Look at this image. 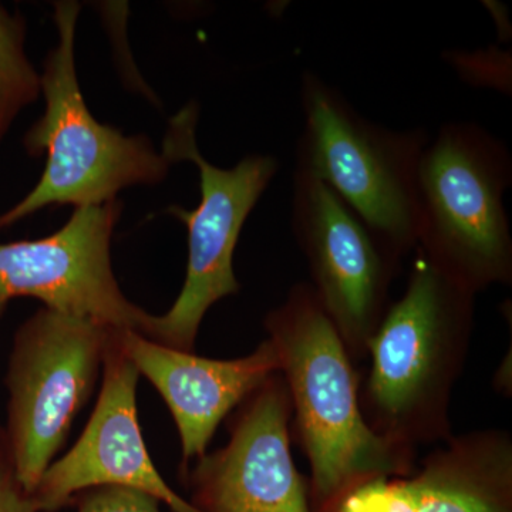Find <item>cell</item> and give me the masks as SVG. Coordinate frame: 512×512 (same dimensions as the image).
<instances>
[{
	"instance_id": "6da1fadb",
	"label": "cell",
	"mask_w": 512,
	"mask_h": 512,
	"mask_svg": "<svg viewBox=\"0 0 512 512\" xmlns=\"http://www.w3.org/2000/svg\"><path fill=\"white\" fill-rule=\"evenodd\" d=\"M292 404L293 429L311 467L312 512H330L359 485L402 477L417 451L377 436L360 407L359 377L309 282H298L264 322Z\"/></svg>"
},
{
	"instance_id": "7a4b0ae2",
	"label": "cell",
	"mask_w": 512,
	"mask_h": 512,
	"mask_svg": "<svg viewBox=\"0 0 512 512\" xmlns=\"http://www.w3.org/2000/svg\"><path fill=\"white\" fill-rule=\"evenodd\" d=\"M474 316L476 293L416 251L406 291L390 302L367 343L360 407L377 436L416 451L454 436L451 397L470 352Z\"/></svg>"
},
{
	"instance_id": "3957f363",
	"label": "cell",
	"mask_w": 512,
	"mask_h": 512,
	"mask_svg": "<svg viewBox=\"0 0 512 512\" xmlns=\"http://www.w3.org/2000/svg\"><path fill=\"white\" fill-rule=\"evenodd\" d=\"M511 181L508 148L474 123L444 124L417 163L414 249L476 295L512 282V238L504 208Z\"/></svg>"
},
{
	"instance_id": "277c9868",
	"label": "cell",
	"mask_w": 512,
	"mask_h": 512,
	"mask_svg": "<svg viewBox=\"0 0 512 512\" xmlns=\"http://www.w3.org/2000/svg\"><path fill=\"white\" fill-rule=\"evenodd\" d=\"M79 13L77 2L55 3L59 43L40 76L46 110L23 138L29 156L46 154V167L36 187L0 215V231L52 205H103L117 200L123 188L167 177L171 164L147 137L124 136L99 123L86 106L74 63Z\"/></svg>"
},
{
	"instance_id": "5b68a950",
	"label": "cell",
	"mask_w": 512,
	"mask_h": 512,
	"mask_svg": "<svg viewBox=\"0 0 512 512\" xmlns=\"http://www.w3.org/2000/svg\"><path fill=\"white\" fill-rule=\"evenodd\" d=\"M301 96L295 173L328 185L402 262L417 245L414 180L429 134L377 126L313 73L303 74Z\"/></svg>"
},
{
	"instance_id": "8992f818",
	"label": "cell",
	"mask_w": 512,
	"mask_h": 512,
	"mask_svg": "<svg viewBox=\"0 0 512 512\" xmlns=\"http://www.w3.org/2000/svg\"><path fill=\"white\" fill-rule=\"evenodd\" d=\"M198 107H184L170 121L163 143L168 163L191 161L200 170L201 201L195 210L173 205L168 214L188 229L187 274L170 311L151 316L146 338L167 348L194 352L202 319L212 306L239 292L234 252L248 215L279 164L271 156H249L234 168L215 167L197 147Z\"/></svg>"
},
{
	"instance_id": "52a82bcc",
	"label": "cell",
	"mask_w": 512,
	"mask_h": 512,
	"mask_svg": "<svg viewBox=\"0 0 512 512\" xmlns=\"http://www.w3.org/2000/svg\"><path fill=\"white\" fill-rule=\"evenodd\" d=\"M111 330L40 308L16 332L10 353L8 433L29 493L66 444L74 419L103 372Z\"/></svg>"
},
{
	"instance_id": "ba28073f",
	"label": "cell",
	"mask_w": 512,
	"mask_h": 512,
	"mask_svg": "<svg viewBox=\"0 0 512 512\" xmlns=\"http://www.w3.org/2000/svg\"><path fill=\"white\" fill-rule=\"evenodd\" d=\"M292 229L320 306L352 362H363L402 262L335 191L301 173L293 177Z\"/></svg>"
},
{
	"instance_id": "9c48e42d",
	"label": "cell",
	"mask_w": 512,
	"mask_h": 512,
	"mask_svg": "<svg viewBox=\"0 0 512 512\" xmlns=\"http://www.w3.org/2000/svg\"><path fill=\"white\" fill-rule=\"evenodd\" d=\"M121 208L117 200L74 208L49 237L0 244V318L13 299L29 296L52 311L146 338L153 315L128 301L111 266Z\"/></svg>"
},
{
	"instance_id": "30bf717a",
	"label": "cell",
	"mask_w": 512,
	"mask_h": 512,
	"mask_svg": "<svg viewBox=\"0 0 512 512\" xmlns=\"http://www.w3.org/2000/svg\"><path fill=\"white\" fill-rule=\"evenodd\" d=\"M292 404L275 373L227 419L224 447L194 461L180 476L200 512H312L308 478L291 450Z\"/></svg>"
},
{
	"instance_id": "8fae6325",
	"label": "cell",
	"mask_w": 512,
	"mask_h": 512,
	"mask_svg": "<svg viewBox=\"0 0 512 512\" xmlns=\"http://www.w3.org/2000/svg\"><path fill=\"white\" fill-rule=\"evenodd\" d=\"M119 330H111L99 399L86 429L32 493L37 510L62 511L84 490L120 485L153 495L173 512H200L165 483L148 454L137 416L140 373L121 348Z\"/></svg>"
},
{
	"instance_id": "7c38bea8",
	"label": "cell",
	"mask_w": 512,
	"mask_h": 512,
	"mask_svg": "<svg viewBox=\"0 0 512 512\" xmlns=\"http://www.w3.org/2000/svg\"><path fill=\"white\" fill-rule=\"evenodd\" d=\"M330 512H512L511 433L454 434L409 476L367 481Z\"/></svg>"
},
{
	"instance_id": "4fadbf2b",
	"label": "cell",
	"mask_w": 512,
	"mask_h": 512,
	"mask_svg": "<svg viewBox=\"0 0 512 512\" xmlns=\"http://www.w3.org/2000/svg\"><path fill=\"white\" fill-rule=\"evenodd\" d=\"M121 348L163 397L180 434L184 473L208 453L215 431L265 380L279 373V357L266 338L238 359H208L167 348L134 330H119Z\"/></svg>"
},
{
	"instance_id": "5bb4252c",
	"label": "cell",
	"mask_w": 512,
	"mask_h": 512,
	"mask_svg": "<svg viewBox=\"0 0 512 512\" xmlns=\"http://www.w3.org/2000/svg\"><path fill=\"white\" fill-rule=\"evenodd\" d=\"M26 26L0 5V141L20 110L42 92L40 76L25 52Z\"/></svg>"
},
{
	"instance_id": "9a60e30c",
	"label": "cell",
	"mask_w": 512,
	"mask_h": 512,
	"mask_svg": "<svg viewBox=\"0 0 512 512\" xmlns=\"http://www.w3.org/2000/svg\"><path fill=\"white\" fill-rule=\"evenodd\" d=\"M160 505L156 497L136 488L103 485L77 494L70 507L77 512H161Z\"/></svg>"
},
{
	"instance_id": "2e32d148",
	"label": "cell",
	"mask_w": 512,
	"mask_h": 512,
	"mask_svg": "<svg viewBox=\"0 0 512 512\" xmlns=\"http://www.w3.org/2000/svg\"><path fill=\"white\" fill-rule=\"evenodd\" d=\"M0 512H39L33 494L20 481L8 433L0 426Z\"/></svg>"
}]
</instances>
